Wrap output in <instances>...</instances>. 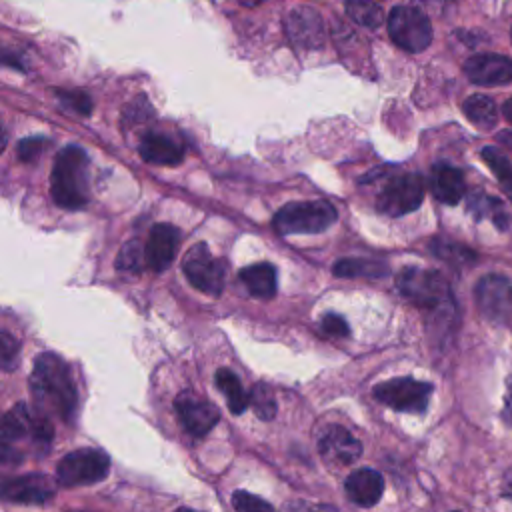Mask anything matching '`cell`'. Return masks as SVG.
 I'll use <instances>...</instances> for the list:
<instances>
[{
	"label": "cell",
	"mask_w": 512,
	"mask_h": 512,
	"mask_svg": "<svg viewBox=\"0 0 512 512\" xmlns=\"http://www.w3.org/2000/svg\"><path fill=\"white\" fill-rule=\"evenodd\" d=\"M182 270L188 278V282L210 296H218L224 290V266L212 256L210 248L206 244H194L184 260Z\"/></svg>",
	"instance_id": "9c48e42d"
},
{
	"label": "cell",
	"mask_w": 512,
	"mask_h": 512,
	"mask_svg": "<svg viewBox=\"0 0 512 512\" xmlns=\"http://www.w3.org/2000/svg\"><path fill=\"white\" fill-rule=\"evenodd\" d=\"M462 110H464V116L478 128H492L498 120V110H496V104L490 96H484V94H472L464 100L462 104Z\"/></svg>",
	"instance_id": "cb8c5ba5"
},
{
	"label": "cell",
	"mask_w": 512,
	"mask_h": 512,
	"mask_svg": "<svg viewBox=\"0 0 512 512\" xmlns=\"http://www.w3.org/2000/svg\"><path fill=\"white\" fill-rule=\"evenodd\" d=\"M178 242L180 232L172 224H154L144 246L146 264L156 272L166 270L176 256Z\"/></svg>",
	"instance_id": "2e32d148"
},
{
	"label": "cell",
	"mask_w": 512,
	"mask_h": 512,
	"mask_svg": "<svg viewBox=\"0 0 512 512\" xmlns=\"http://www.w3.org/2000/svg\"><path fill=\"white\" fill-rule=\"evenodd\" d=\"M476 302L484 316L490 320H506L512 312V288L502 276H484L476 284Z\"/></svg>",
	"instance_id": "7c38bea8"
},
{
	"label": "cell",
	"mask_w": 512,
	"mask_h": 512,
	"mask_svg": "<svg viewBox=\"0 0 512 512\" xmlns=\"http://www.w3.org/2000/svg\"><path fill=\"white\" fill-rule=\"evenodd\" d=\"M482 158L488 164V168L496 174L498 182L506 190V194L512 198V164L510 160L494 146H488L482 150Z\"/></svg>",
	"instance_id": "4316f807"
},
{
	"label": "cell",
	"mask_w": 512,
	"mask_h": 512,
	"mask_svg": "<svg viewBox=\"0 0 512 512\" xmlns=\"http://www.w3.org/2000/svg\"><path fill=\"white\" fill-rule=\"evenodd\" d=\"M56 94H58V100L66 108H70V110H74L78 114H84V116L90 114L92 100H90V96L86 92H82V90H56Z\"/></svg>",
	"instance_id": "4dcf8cb0"
},
{
	"label": "cell",
	"mask_w": 512,
	"mask_h": 512,
	"mask_svg": "<svg viewBox=\"0 0 512 512\" xmlns=\"http://www.w3.org/2000/svg\"><path fill=\"white\" fill-rule=\"evenodd\" d=\"M146 260V250L138 244V242H126L118 254V260H116V266L120 270H128V272H134V270H140L142 268V262Z\"/></svg>",
	"instance_id": "f546056e"
},
{
	"label": "cell",
	"mask_w": 512,
	"mask_h": 512,
	"mask_svg": "<svg viewBox=\"0 0 512 512\" xmlns=\"http://www.w3.org/2000/svg\"><path fill=\"white\" fill-rule=\"evenodd\" d=\"M388 34L406 52H422L432 42L428 16L412 6H396L388 14Z\"/></svg>",
	"instance_id": "8992f818"
},
{
	"label": "cell",
	"mask_w": 512,
	"mask_h": 512,
	"mask_svg": "<svg viewBox=\"0 0 512 512\" xmlns=\"http://www.w3.org/2000/svg\"><path fill=\"white\" fill-rule=\"evenodd\" d=\"M338 214L330 202L306 200L284 204L272 218L278 234H318L336 222Z\"/></svg>",
	"instance_id": "277c9868"
},
{
	"label": "cell",
	"mask_w": 512,
	"mask_h": 512,
	"mask_svg": "<svg viewBox=\"0 0 512 512\" xmlns=\"http://www.w3.org/2000/svg\"><path fill=\"white\" fill-rule=\"evenodd\" d=\"M396 286L400 294L414 306L428 310H444L454 306L450 286L436 270L408 266L396 276Z\"/></svg>",
	"instance_id": "3957f363"
},
{
	"label": "cell",
	"mask_w": 512,
	"mask_h": 512,
	"mask_svg": "<svg viewBox=\"0 0 512 512\" xmlns=\"http://www.w3.org/2000/svg\"><path fill=\"white\" fill-rule=\"evenodd\" d=\"M38 418L40 416H32L26 408V404H16L12 406L4 418H2V426H0V438L2 444H10L16 440H22L26 436H32L36 440V426H38Z\"/></svg>",
	"instance_id": "ffe728a7"
},
{
	"label": "cell",
	"mask_w": 512,
	"mask_h": 512,
	"mask_svg": "<svg viewBox=\"0 0 512 512\" xmlns=\"http://www.w3.org/2000/svg\"><path fill=\"white\" fill-rule=\"evenodd\" d=\"M240 4H244V6H258V4H262V2H266V0H238Z\"/></svg>",
	"instance_id": "f35d334b"
},
{
	"label": "cell",
	"mask_w": 512,
	"mask_h": 512,
	"mask_svg": "<svg viewBox=\"0 0 512 512\" xmlns=\"http://www.w3.org/2000/svg\"><path fill=\"white\" fill-rule=\"evenodd\" d=\"M430 190L442 204H458L466 192L464 174L450 164H436L430 172Z\"/></svg>",
	"instance_id": "ac0fdd59"
},
{
	"label": "cell",
	"mask_w": 512,
	"mask_h": 512,
	"mask_svg": "<svg viewBox=\"0 0 512 512\" xmlns=\"http://www.w3.org/2000/svg\"><path fill=\"white\" fill-rule=\"evenodd\" d=\"M502 494L512 500V468H508L504 472V478H502Z\"/></svg>",
	"instance_id": "8d00e7d4"
},
{
	"label": "cell",
	"mask_w": 512,
	"mask_h": 512,
	"mask_svg": "<svg viewBox=\"0 0 512 512\" xmlns=\"http://www.w3.org/2000/svg\"><path fill=\"white\" fill-rule=\"evenodd\" d=\"M502 420L512 428V376L506 380V394H504V406H502Z\"/></svg>",
	"instance_id": "d590c367"
},
{
	"label": "cell",
	"mask_w": 512,
	"mask_h": 512,
	"mask_svg": "<svg viewBox=\"0 0 512 512\" xmlns=\"http://www.w3.org/2000/svg\"><path fill=\"white\" fill-rule=\"evenodd\" d=\"M56 492V484L46 474H28L4 480L2 496L16 504H44Z\"/></svg>",
	"instance_id": "5bb4252c"
},
{
	"label": "cell",
	"mask_w": 512,
	"mask_h": 512,
	"mask_svg": "<svg viewBox=\"0 0 512 512\" xmlns=\"http://www.w3.org/2000/svg\"><path fill=\"white\" fill-rule=\"evenodd\" d=\"M346 14L364 28H378L384 20L382 8L372 0H346Z\"/></svg>",
	"instance_id": "484cf974"
},
{
	"label": "cell",
	"mask_w": 512,
	"mask_h": 512,
	"mask_svg": "<svg viewBox=\"0 0 512 512\" xmlns=\"http://www.w3.org/2000/svg\"><path fill=\"white\" fill-rule=\"evenodd\" d=\"M502 114H504V118L512 124V98H508V100L504 102V106H502Z\"/></svg>",
	"instance_id": "74e56055"
},
{
	"label": "cell",
	"mask_w": 512,
	"mask_h": 512,
	"mask_svg": "<svg viewBox=\"0 0 512 512\" xmlns=\"http://www.w3.org/2000/svg\"><path fill=\"white\" fill-rule=\"evenodd\" d=\"M176 414L186 428V432L194 436L208 434L220 420V412L212 402L202 400L194 392H182L174 400Z\"/></svg>",
	"instance_id": "30bf717a"
},
{
	"label": "cell",
	"mask_w": 512,
	"mask_h": 512,
	"mask_svg": "<svg viewBox=\"0 0 512 512\" xmlns=\"http://www.w3.org/2000/svg\"><path fill=\"white\" fill-rule=\"evenodd\" d=\"M250 404L254 406V412L262 418V420H270L276 414V400L272 390L260 382L250 390Z\"/></svg>",
	"instance_id": "f1b7e54d"
},
{
	"label": "cell",
	"mask_w": 512,
	"mask_h": 512,
	"mask_svg": "<svg viewBox=\"0 0 512 512\" xmlns=\"http://www.w3.org/2000/svg\"><path fill=\"white\" fill-rule=\"evenodd\" d=\"M52 200L66 210H80L90 200V158L88 154L70 144L62 148L52 164L50 174Z\"/></svg>",
	"instance_id": "7a4b0ae2"
},
{
	"label": "cell",
	"mask_w": 512,
	"mask_h": 512,
	"mask_svg": "<svg viewBox=\"0 0 512 512\" xmlns=\"http://www.w3.org/2000/svg\"><path fill=\"white\" fill-rule=\"evenodd\" d=\"M30 392L36 400V408L44 416L56 414L68 420L76 410L78 394L70 368L54 352H42L36 356L30 374Z\"/></svg>",
	"instance_id": "6da1fadb"
},
{
	"label": "cell",
	"mask_w": 512,
	"mask_h": 512,
	"mask_svg": "<svg viewBox=\"0 0 512 512\" xmlns=\"http://www.w3.org/2000/svg\"><path fill=\"white\" fill-rule=\"evenodd\" d=\"M432 390L434 386L430 382H422L414 378H392V380L380 382L374 388V396L376 400H380L382 404L394 410L422 414L428 408Z\"/></svg>",
	"instance_id": "ba28073f"
},
{
	"label": "cell",
	"mask_w": 512,
	"mask_h": 512,
	"mask_svg": "<svg viewBox=\"0 0 512 512\" xmlns=\"http://www.w3.org/2000/svg\"><path fill=\"white\" fill-rule=\"evenodd\" d=\"M138 150L146 162L160 166H176L184 158V146L178 140L156 132H148Z\"/></svg>",
	"instance_id": "d6986e66"
},
{
	"label": "cell",
	"mask_w": 512,
	"mask_h": 512,
	"mask_svg": "<svg viewBox=\"0 0 512 512\" xmlns=\"http://www.w3.org/2000/svg\"><path fill=\"white\" fill-rule=\"evenodd\" d=\"M430 250L438 258H442V260H446V262H450L454 266H464V264H470V262L476 260V252L474 250H470V248H466L462 244H456V242L434 240L430 244Z\"/></svg>",
	"instance_id": "83f0119b"
},
{
	"label": "cell",
	"mask_w": 512,
	"mask_h": 512,
	"mask_svg": "<svg viewBox=\"0 0 512 512\" xmlns=\"http://www.w3.org/2000/svg\"><path fill=\"white\" fill-rule=\"evenodd\" d=\"M346 494L348 498L362 508H370L374 506L384 492V480L380 476V472L372 470V468H360L354 470L348 478H346Z\"/></svg>",
	"instance_id": "e0dca14e"
},
{
	"label": "cell",
	"mask_w": 512,
	"mask_h": 512,
	"mask_svg": "<svg viewBox=\"0 0 512 512\" xmlns=\"http://www.w3.org/2000/svg\"><path fill=\"white\" fill-rule=\"evenodd\" d=\"M240 280L248 292L260 300H270L276 294V268L268 262H258L240 270Z\"/></svg>",
	"instance_id": "44dd1931"
},
{
	"label": "cell",
	"mask_w": 512,
	"mask_h": 512,
	"mask_svg": "<svg viewBox=\"0 0 512 512\" xmlns=\"http://www.w3.org/2000/svg\"><path fill=\"white\" fill-rule=\"evenodd\" d=\"M0 348H2V366H4V370H12V366L16 362V356H18V344H16L14 336L8 334V332H2Z\"/></svg>",
	"instance_id": "e575fe53"
},
{
	"label": "cell",
	"mask_w": 512,
	"mask_h": 512,
	"mask_svg": "<svg viewBox=\"0 0 512 512\" xmlns=\"http://www.w3.org/2000/svg\"><path fill=\"white\" fill-rule=\"evenodd\" d=\"M318 450L330 464L348 466L362 456V444L344 426H326L318 438Z\"/></svg>",
	"instance_id": "8fae6325"
},
{
	"label": "cell",
	"mask_w": 512,
	"mask_h": 512,
	"mask_svg": "<svg viewBox=\"0 0 512 512\" xmlns=\"http://www.w3.org/2000/svg\"><path fill=\"white\" fill-rule=\"evenodd\" d=\"M386 264L380 260H366V258H346L334 264V276L340 278H380L386 272Z\"/></svg>",
	"instance_id": "d4e9b609"
},
{
	"label": "cell",
	"mask_w": 512,
	"mask_h": 512,
	"mask_svg": "<svg viewBox=\"0 0 512 512\" xmlns=\"http://www.w3.org/2000/svg\"><path fill=\"white\" fill-rule=\"evenodd\" d=\"M424 200V182L420 174L406 172L392 176L376 198V206L382 214L404 216L414 212Z\"/></svg>",
	"instance_id": "52a82bcc"
},
{
	"label": "cell",
	"mask_w": 512,
	"mask_h": 512,
	"mask_svg": "<svg viewBox=\"0 0 512 512\" xmlns=\"http://www.w3.org/2000/svg\"><path fill=\"white\" fill-rule=\"evenodd\" d=\"M46 148V138L44 136H30L18 142L16 154L22 162H34Z\"/></svg>",
	"instance_id": "1f68e13d"
},
{
	"label": "cell",
	"mask_w": 512,
	"mask_h": 512,
	"mask_svg": "<svg viewBox=\"0 0 512 512\" xmlns=\"http://www.w3.org/2000/svg\"><path fill=\"white\" fill-rule=\"evenodd\" d=\"M468 210L474 214L476 220L490 218L498 230H506L510 224V214L504 210L502 202L482 192H474L468 196Z\"/></svg>",
	"instance_id": "603a6c76"
},
{
	"label": "cell",
	"mask_w": 512,
	"mask_h": 512,
	"mask_svg": "<svg viewBox=\"0 0 512 512\" xmlns=\"http://www.w3.org/2000/svg\"><path fill=\"white\" fill-rule=\"evenodd\" d=\"M110 472V458L98 448H80L66 454L56 468L62 486H86L100 482Z\"/></svg>",
	"instance_id": "5b68a950"
},
{
	"label": "cell",
	"mask_w": 512,
	"mask_h": 512,
	"mask_svg": "<svg viewBox=\"0 0 512 512\" xmlns=\"http://www.w3.org/2000/svg\"><path fill=\"white\" fill-rule=\"evenodd\" d=\"M322 330L328 334V336H338V338H344L350 334V328L346 324V320L338 314H324L322 318Z\"/></svg>",
	"instance_id": "836d02e7"
},
{
	"label": "cell",
	"mask_w": 512,
	"mask_h": 512,
	"mask_svg": "<svg viewBox=\"0 0 512 512\" xmlns=\"http://www.w3.org/2000/svg\"><path fill=\"white\" fill-rule=\"evenodd\" d=\"M286 34L300 48H318L324 42V24L316 10L296 6L286 16Z\"/></svg>",
	"instance_id": "9a60e30c"
},
{
	"label": "cell",
	"mask_w": 512,
	"mask_h": 512,
	"mask_svg": "<svg viewBox=\"0 0 512 512\" xmlns=\"http://www.w3.org/2000/svg\"><path fill=\"white\" fill-rule=\"evenodd\" d=\"M232 506L236 510H250V512H256V510H272V504L246 492V490H236L232 494Z\"/></svg>",
	"instance_id": "d6a6232c"
},
{
	"label": "cell",
	"mask_w": 512,
	"mask_h": 512,
	"mask_svg": "<svg viewBox=\"0 0 512 512\" xmlns=\"http://www.w3.org/2000/svg\"><path fill=\"white\" fill-rule=\"evenodd\" d=\"M464 74L480 86H502L512 82V60L502 54H476L464 62Z\"/></svg>",
	"instance_id": "4fadbf2b"
},
{
	"label": "cell",
	"mask_w": 512,
	"mask_h": 512,
	"mask_svg": "<svg viewBox=\"0 0 512 512\" xmlns=\"http://www.w3.org/2000/svg\"><path fill=\"white\" fill-rule=\"evenodd\" d=\"M214 382L218 386V390L226 396V402H228V410L232 414H242L248 404H250V394H246V390L242 388V382L240 378L228 370V368H220L216 374H214Z\"/></svg>",
	"instance_id": "7402d4cb"
}]
</instances>
